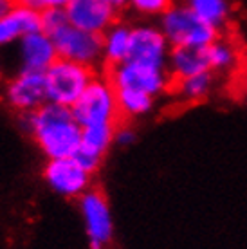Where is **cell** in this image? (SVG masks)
<instances>
[{
    "mask_svg": "<svg viewBox=\"0 0 247 249\" xmlns=\"http://www.w3.org/2000/svg\"><path fill=\"white\" fill-rule=\"evenodd\" d=\"M182 4L197 13L208 24L215 25L220 31L233 18V4L231 0H182Z\"/></svg>",
    "mask_w": 247,
    "mask_h": 249,
    "instance_id": "cell-18",
    "label": "cell"
},
{
    "mask_svg": "<svg viewBox=\"0 0 247 249\" xmlns=\"http://www.w3.org/2000/svg\"><path fill=\"white\" fill-rule=\"evenodd\" d=\"M15 4L22 7H29V9H36V11H43L45 9L43 0H15Z\"/></svg>",
    "mask_w": 247,
    "mask_h": 249,
    "instance_id": "cell-24",
    "label": "cell"
},
{
    "mask_svg": "<svg viewBox=\"0 0 247 249\" xmlns=\"http://www.w3.org/2000/svg\"><path fill=\"white\" fill-rule=\"evenodd\" d=\"M96 74L98 72L87 65L58 58L45 71L47 101L71 108L80 100V96L85 92V89Z\"/></svg>",
    "mask_w": 247,
    "mask_h": 249,
    "instance_id": "cell-4",
    "label": "cell"
},
{
    "mask_svg": "<svg viewBox=\"0 0 247 249\" xmlns=\"http://www.w3.org/2000/svg\"><path fill=\"white\" fill-rule=\"evenodd\" d=\"M4 100L13 110L22 116L35 112L47 103V83L45 72L18 71L7 80L4 87Z\"/></svg>",
    "mask_w": 247,
    "mask_h": 249,
    "instance_id": "cell-9",
    "label": "cell"
},
{
    "mask_svg": "<svg viewBox=\"0 0 247 249\" xmlns=\"http://www.w3.org/2000/svg\"><path fill=\"white\" fill-rule=\"evenodd\" d=\"M43 4H45V9L47 7H62V9H65L71 4V0H43Z\"/></svg>",
    "mask_w": 247,
    "mask_h": 249,
    "instance_id": "cell-26",
    "label": "cell"
},
{
    "mask_svg": "<svg viewBox=\"0 0 247 249\" xmlns=\"http://www.w3.org/2000/svg\"><path fill=\"white\" fill-rule=\"evenodd\" d=\"M92 172L85 168L78 157L47 159L42 177L51 192L63 199H80L92 188Z\"/></svg>",
    "mask_w": 247,
    "mask_h": 249,
    "instance_id": "cell-6",
    "label": "cell"
},
{
    "mask_svg": "<svg viewBox=\"0 0 247 249\" xmlns=\"http://www.w3.org/2000/svg\"><path fill=\"white\" fill-rule=\"evenodd\" d=\"M17 56H18V71L45 72L58 60V51L53 36L40 29L24 36L17 44Z\"/></svg>",
    "mask_w": 247,
    "mask_h": 249,
    "instance_id": "cell-12",
    "label": "cell"
},
{
    "mask_svg": "<svg viewBox=\"0 0 247 249\" xmlns=\"http://www.w3.org/2000/svg\"><path fill=\"white\" fill-rule=\"evenodd\" d=\"M130 38H132V25L124 22L114 24L101 35V49H103V65L114 67L126 62L130 53Z\"/></svg>",
    "mask_w": 247,
    "mask_h": 249,
    "instance_id": "cell-16",
    "label": "cell"
},
{
    "mask_svg": "<svg viewBox=\"0 0 247 249\" xmlns=\"http://www.w3.org/2000/svg\"><path fill=\"white\" fill-rule=\"evenodd\" d=\"M116 126L118 124H94V126H85L81 130V143L76 157L92 174H96L106 154L116 144L114 143Z\"/></svg>",
    "mask_w": 247,
    "mask_h": 249,
    "instance_id": "cell-13",
    "label": "cell"
},
{
    "mask_svg": "<svg viewBox=\"0 0 247 249\" xmlns=\"http://www.w3.org/2000/svg\"><path fill=\"white\" fill-rule=\"evenodd\" d=\"M159 27L172 47H210L220 31L193 13L186 4H173L159 17Z\"/></svg>",
    "mask_w": 247,
    "mask_h": 249,
    "instance_id": "cell-2",
    "label": "cell"
},
{
    "mask_svg": "<svg viewBox=\"0 0 247 249\" xmlns=\"http://www.w3.org/2000/svg\"><path fill=\"white\" fill-rule=\"evenodd\" d=\"M40 11L15 6L0 18V49L17 45L24 36L40 31Z\"/></svg>",
    "mask_w": 247,
    "mask_h": 249,
    "instance_id": "cell-14",
    "label": "cell"
},
{
    "mask_svg": "<svg viewBox=\"0 0 247 249\" xmlns=\"http://www.w3.org/2000/svg\"><path fill=\"white\" fill-rule=\"evenodd\" d=\"M76 121L85 126L94 124H119L121 114L118 107V92L108 80V76L96 74L88 83L80 100L71 107Z\"/></svg>",
    "mask_w": 247,
    "mask_h": 249,
    "instance_id": "cell-3",
    "label": "cell"
},
{
    "mask_svg": "<svg viewBox=\"0 0 247 249\" xmlns=\"http://www.w3.org/2000/svg\"><path fill=\"white\" fill-rule=\"evenodd\" d=\"M170 51H172V45L159 25L146 24V22L132 25L130 53L126 58L128 62L168 69Z\"/></svg>",
    "mask_w": 247,
    "mask_h": 249,
    "instance_id": "cell-10",
    "label": "cell"
},
{
    "mask_svg": "<svg viewBox=\"0 0 247 249\" xmlns=\"http://www.w3.org/2000/svg\"><path fill=\"white\" fill-rule=\"evenodd\" d=\"M58 58L81 63L90 69L103 65V49H101V35L83 31L69 22L60 31L53 35Z\"/></svg>",
    "mask_w": 247,
    "mask_h": 249,
    "instance_id": "cell-8",
    "label": "cell"
},
{
    "mask_svg": "<svg viewBox=\"0 0 247 249\" xmlns=\"http://www.w3.org/2000/svg\"><path fill=\"white\" fill-rule=\"evenodd\" d=\"M208 60H210V69L215 74H226L235 71L236 65L240 63V49L235 42L218 36L208 47Z\"/></svg>",
    "mask_w": 247,
    "mask_h": 249,
    "instance_id": "cell-20",
    "label": "cell"
},
{
    "mask_svg": "<svg viewBox=\"0 0 247 249\" xmlns=\"http://www.w3.org/2000/svg\"><path fill=\"white\" fill-rule=\"evenodd\" d=\"M0 81H2V63H0Z\"/></svg>",
    "mask_w": 247,
    "mask_h": 249,
    "instance_id": "cell-29",
    "label": "cell"
},
{
    "mask_svg": "<svg viewBox=\"0 0 247 249\" xmlns=\"http://www.w3.org/2000/svg\"><path fill=\"white\" fill-rule=\"evenodd\" d=\"M67 24H69L67 11L62 9V7H47V9L40 11V27L49 36H53L56 31H60L63 25Z\"/></svg>",
    "mask_w": 247,
    "mask_h": 249,
    "instance_id": "cell-22",
    "label": "cell"
},
{
    "mask_svg": "<svg viewBox=\"0 0 247 249\" xmlns=\"http://www.w3.org/2000/svg\"><path fill=\"white\" fill-rule=\"evenodd\" d=\"M168 71L173 80H182L204 71H211L208 47H172L168 58Z\"/></svg>",
    "mask_w": 247,
    "mask_h": 249,
    "instance_id": "cell-15",
    "label": "cell"
},
{
    "mask_svg": "<svg viewBox=\"0 0 247 249\" xmlns=\"http://www.w3.org/2000/svg\"><path fill=\"white\" fill-rule=\"evenodd\" d=\"M116 4H118L119 7H124L126 6V0H116Z\"/></svg>",
    "mask_w": 247,
    "mask_h": 249,
    "instance_id": "cell-28",
    "label": "cell"
},
{
    "mask_svg": "<svg viewBox=\"0 0 247 249\" xmlns=\"http://www.w3.org/2000/svg\"><path fill=\"white\" fill-rule=\"evenodd\" d=\"M108 80L116 90H139L154 98L172 90L173 78L168 69L142 65L136 62H123L108 69Z\"/></svg>",
    "mask_w": 247,
    "mask_h": 249,
    "instance_id": "cell-5",
    "label": "cell"
},
{
    "mask_svg": "<svg viewBox=\"0 0 247 249\" xmlns=\"http://www.w3.org/2000/svg\"><path fill=\"white\" fill-rule=\"evenodd\" d=\"M83 230L90 249H108L114 240V215L103 192L90 188L78 199Z\"/></svg>",
    "mask_w": 247,
    "mask_h": 249,
    "instance_id": "cell-7",
    "label": "cell"
},
{
    "mask_svg": "<svg viewBox=\"0 0 247 249\" xmlns=\"http://www.w3.org/2000/svg\"><path fill=\"white\" fill-rule=\"evenodd\" d=\"M126 6L139 17L159 18L173 6V0H126Z\"/></svg>",
    "mask_w": 247,
    "mask_h": 249,
    "instance_id": "cell-21",
    "label": "cell"
},
{
    "mask_svg": "<svg viewBox=\"0 0 247 249\" xmlns=\"http://www.w3.org/2000/svg\"><path fill=\"white\" fill-rule=\"evenodd\" d=\"M136 130L130 126L128 121H124V123H119L116 126V136H114V143L121 146V148H126V146H132V144L136 143Z\"/></svg>",
    "mask_w": 247,
    "mask_h": 249,
    "instance_id": "cell-23",
    "label": "cell"
},
{
    "mask_svg": "<svg viewBox=\"0 0 247 249\" xmlns=\"http://www.w3.org/2000/svg\"><path fill=\"white\" fill-rule=\"evenodd\" d=\"M15 6H17V4H15V0H0V18H2V17H6L7 13L11 11Z\"/></svg>",
    "mask_w": 247,
    "mask_h": 249,
    "instance_id": "cell-25",
    "label": "cell"
},
{
    "mask_svg": "<svg viewBox=\"0 0 247 249\" xmlns=\"http://www.w3.org/2000/svg\"><path fill=\"white\" fill-rule=\"evenodd\" d=\"M22 126L45 159L74 157L80 150L83 128L69 107L47 101L35 112L22 116Z\"/></svg>",
    "mask_w": 247,
    "mask_h": 249,
    "instance_id": "cell-1",
    "label": "cell"
},
{
    "mask_svg": "<svg viewBox=\"0 0 247 249\" xmlns=\"http://www.w3.org/2000/svg\"><path fill=\"white\" fill-rule=\"evenodd\" d=\"M65 11L72 25L94 35H103L114 22H118L121 7L116 0H71Z\"/></svg>",
    "mask_w": 247,
    "mask_h": 249,
    "instance_id": "cell-11",
    "label": "cell"
},
{
    "mask_svg": "<svg viewBox=\"0 0 247 249\" xmlns=\"http://www.w3.org/2000/svg\"><path fill=\"white\" fill-rule=\"evenodd\" d=\"M118 92V107L121 114V121L146 118L154 112L157 98L139 90H116Z\"/></svg>",
    "mask_w": 247,
    "mask_h": 249,
    "instance_id": "cell-19",
    "label": "cell"
},
{
    "mask_svg": "<svg viewBox=\"0 0 247 249\" xmlns=\"http://www.w3.org/2000/svg\"><path fill=\"white\" fill-rule=\"evenodd\" d=\"M244 100H246V103H247V78L244 80Z\"/></svg>",
    "mask_w": 247,
    "mask_h": 249,
    "instance_id": "cell-27",
    "label": "cell"
},
{
    "mask_svg": "<svg viewBox=\"0 0 247 249\" xmlns=\"http://www.w3.org/2000/svg\"><path fill=\"white\" fill-rule=\"evenodd\" d=\"M216 87V74L213 71H204L182 80H173L172 92L184 103H197L210 96Z\"/></svg>",
    "mask_w": 247,
    "mask_h": 249,
    "instance_id": "cell-17",
    "label": "cell"
}]
</instances>
